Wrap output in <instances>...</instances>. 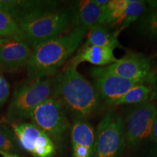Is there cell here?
Masks as SVG:
<instances>
[{
  "instance_id": "5",
  "label": "cell",
  "mask_w": 157,
  "mask_h": 157,
  "mask_svg": "<svg viewBox=\"0 0 157 157\" xmlns=\"http://www.w3.org/2000/svg\"><path fill=\"white\" fill-rule=\"evenodd\" d=\"M125 144L124 119L114 111H107L95 132L93 157H119Z\"/></svg>"
},
{
  "instance_id": "8",
  "label": "cell",
  "mask_w": 157,
  "mask_h": 157,
  "mask_svg": "<svg viewBox=\"0 0 157 157\" xmlns=\"http://www.w3.org/2000/svg\"><path fill=\"white\" fill-rule=\"evenodd\" d=\"M20 146L34 157H53L56 146L52 138L34 123L13 124Z\"/></svg>"
},
{
  "instance_id": "22",
  "label": "cell",
  "mask_w": 157,
  "mask_h": 157,
  "mask_svg": "<svg viewBox=\"0 0 157 157\" xmlns=\"http://www.w3.org/2000/svg\"><path fill=\"white\" fill-rule=\"evenodd\" d=\"M10 93V84L2 74H0V109L7 101Z\"/></svg>"
},
{
  "instance_id": "11",
  "label": "cell",
  "mask_w": 157,
  "mask_h": 157,
  "mask_svg": "<svg viewBox=\"0 0 157 157\" xmlns=\"http://www.w3.org/2000/svg\"><path fill=\"white\" fill-rule=\"evenodd\" d=\"M31 51L23 39L0 37V68L10 73L18 71L26 66Z\"/></svg>"
},
{
  "instance_id": "4",
  "label": "cell",
  "mask_w": 157,
  "mask_h": 157,
  "mask_svg": "<svg viewBox=\"0 0 157 157\" xmlns=\"http://www.w3.org/2000/svg\"><path fill=\"white\" fill-rule=\"evenodd\" d=\"M71 24V10L58 7L39 10L17 23L23 40L31 48L56 38Z\"/></svg>"
},
{
  "instance_id": "1",
  "label": "cell",
  "mask_w": 157,
  "mask_h": 157,
  "mask_svg": "<svg viewBox=\"0 0 157 157\" xmlns=\"http://www.w3.org/2000/svg\"><path fill=\"white\" fill-rule=\"evenodd\" d=\"M87 32L85 29L75 28L68 34L36 45L31 51L25 66L27 80L57 75L60 68L77 50Z\"/></svg>"
},
{
  "instance_id": "3",
  "label": "cell",
  "mask_w": 157,
  "mask_h": 157,
  "mask_svg": "<svg viewBox=\"0 0 157 157\" xmlns=\"http://www.w3.org/2000/svg\"><path fill=\"white\" fill-rule=\"evenodd\" d=\"M58 74L48 78L25 80L15 88L5 120L12 125L30 119L32 111L43 102L54 97Z\"/></svg>"
},
{
  "instance_id": "19",
  "label": "cell",
  "mask_w": 157,
  "mask_h": 157,
  "mask_svg": "<svg viewBox=\"0 0 157 157\" xmlns=\"http://www.w3.org/2000/svg\"><path fill=\"white\" fill-rule=\"evenodd\" d=\"M137 29L144 36L157 38V7L147 12L139 19Z\"/></svg>"
},
{
  "instance_id": "27",
  "label": "cell",
  "mask_w": 157,
  "mask_h": 157,
  "mask_svg": "<svg viewBox=\"0 0 157 157\" xmlns=\"http://www.w3.org/2000/svg\"><path fill=\"white\" fill-rule=\"evenodd\" d=\"M2 68H0V74H1V72H2Z\"/></svg>"
},
{
  "instance_id": "18",
  "label": "cell",
  "mask_w": 157,
  "mask_h": 157,
  "mask_svg": "<svg viewBox=\"0 0 157 157\" xmlns=\"http://www.w3.org/2000/svg\"><path fill=\"white\" fill-rule=\"evenodd\" d=\"M148 6V1L128 0V2L125 7L123 22L121 26L117 30L113 31V33L117 36H119L121 31L128 28L132 23L140 19L145 13L149 10Z\"/></svg>"
},
{
  "instance_id": "14",
  "label": "cell",
  "mask_w": 157,
  "mask_h": 157,
  "mask_svg": "<svg viewBox=\"0 0 157 157\" xmlns=\"http://www.w3.org/2000/svg\"><path fill=\"white\" fill-rule=\"evenodd\" d=\"M117 60L113 49L97 46H82L66 65L77 68L82 63H89L97 67H105Z\"/></svg>"
},
{
  "instance_id": "23",
  "label": "cell",
  "mask_w": 157,
  "mask_h": 157,
  "mask_svg": "<svg viewBox=\"0 0 157 157\" xmlns=\"http://www.w3.org/2000/svg\"><path fill=\"white\" fill-rule=\"evenodd\" d=\"M150 139L151 141V155L153 157H157V113L156 118H155L154 125H153Z\"/></svg>"
},
{
  "instance_id": "17",
  "label": "cell",
  "mask_w": 157,
  "mask_h": 157,
  "mask_svg": "<svg viewBox=\"0 0 157 157\" xmlns=\"http://www.w3.org/2000/svg\"><path fill=\"white\" fill-rule=\"evenodd\" d=\"M152 90L147 83H140L131 88L121 98L111 104V106L124 105H138L151 101Z\"/></svg>"
},
{
  "instance_id": "16",
  "label": "cell",
  "mask_w": 157,
  "mask_h": 157,
  "mask_svg": "<svg viewBox=\"0 0 157 157\" xmlns=\"http://www.w3.org/2000/svg\"><path fill=\"white\" fill-rule=\"evenodd\" d=\"M87 33V38L82 46H97L113 50L121 48V43L118 36L104 25H96L88 31Z\"/></svg>"
},
{
  "instance_id": "13",
  "label": "cell",
  "mask_w": 157,
  "mask_h": 157,
  "mask_svg": "<svg viewBox=\"0 0 157 157\" xmlns=\"http://www.w3.org/2000/svg\"><path fill=\"white\" fill-rule=\"evenodd\" d=\"M72 157H93L95 131L85 119H74L71 127Z\"/></svg>"
},
{
  "instance_id": "9",
  "label": "cell",
  "mask_w": 157,
  "mask_h": 157,
  "mask_svg": "<svg viewBox=\"0 0 157 157\" xmlns=\"http://www.w3.org/2000/svg\"><path fill=\"white\" fill-rule=\"evenodd\" d=\"M106 73L119 77L147 83L153 74L151 59L142 53L130 52L113 63L100 67Z\"/></svg>"
},
{
  "instance_id": "21",
  "label": "cell",
  "mask_w": 157,
  "mask_h": 157,
  "mask_svg": "<svg viewBox=\"0 0 157 157\" xmlns=\"http://www.w3.org/2000/svg\"><path fill=\"white\" fill-rule=\"evenodd\" d=\"M17 140L15 133L5 124H0V153L17 151Z\"/></svg>"
},
{
  "instance_id": "6",
  "label": "cell",
  "mask_w": 157,
  "mask_h": 157,
  "mask_svg": "<svg viewBox=\"0 0 157 157\" xmlns=\"http://www.w3.org/2000/svg\"><path fill=\"white\" fill-rule=\"evenodd\" d=\"M30 119L57 143L63 140L69 127L66 109L54 97L38 105L32 111Z\"/></svg>"
},
{
  "instance_id": "24",
  "label": "cell",
  "mask_w": 157,
  "mask_h": 157,
  "mask_svg": "<svg viewBox=\"0 0 157 157\" xmlns=\"http://www.w3.org/2000/svg\"><path fill=\"white\" fill-rule=\"evenodd\" d=\"M147 84L150 86L152 90L151 101H157V72H153Z\"/></svg>"
},
{
  "instance_id": "15",
  "label": "cell",
  "mask_w": 157,
  "mask_h": 157,
  "mask_svg": "<svg viewBox=\"0 0 157 157\" xmlns=\"http://www.w3.org/2000/svg\"><path fill=\"white\" fill-rule=\"evenodd\" d=\"M58 6L53 1H0V8L15 20L17 24L37 11Z\"/></svg>"
},
{
  "instance_id": "2",
  "label": "cell",
  "mask_w": 157,
  "mask_h": 157,
  "mask_svg": "<svg viewBox=\"0 0 157 157\" xmlns=\"http://www.w3.org/2000/svg\"><path fill=\"white\" fill-rule=\"evenodd\" d=\"M54 98L74 119H85L93 114L101 99L93 84L86 79L77 68L68 65L58 74Z\"/></svg>"
},
{
  "instance_id": "26",
  "label": "cell",
  "mask_w": 157,
  "mask_h": 157,
  "mask_svg": "<svg viewBox=\"0 0 157 157\" xmlns=\"http://www.w3.org/2000/svg\"><path fill=\"white\" fill-rule=\"evenodd\" d=\"M156 57H157V52H156V53H155L154 55V56H151V59H153V58H156Z\"/></svg>"
},
{
  "instance_id": "20",
  "label": "cell",
  "mask_w": 157,
  "mask_h": 157,
  "mask_svg": "<svg viewBox=\"0 0 157 157\" xmlns=\"http://www.w3.org/2000/svg\"><path fill=\"white\" fill-rule=\"evenodd\" d=\"M0 37H12L23 40V36L15 20L0 8Z\"/></svg>"
},
{
  "instance_id": "25",
  "label": "cell",
  "mask_w": 157,
  "mask_h": 157,
  "mask_svg": "<svg viewBox=\"0 0 157 157\" xmlns=\"http://www.w3.org/2000/svg\"><path fill=\"white\" fill-rule=\"evenodd\" d=\"M2 157H20L15 154H11V153H2Z\"/></svg>"
},
{
  "instance_id": "10",
  "label": "cell",
  "mask_w": 157,
  "mask_h": 157,
  "mask_svg": "<svg viewBox=\"0 0 157 157\" xmlns=\"http://www.w3.org/2000/svg\"><path fill=\"white\" fill-rule=\"evenodd\" d=\"M91 75L93 78V85L100 98L104 100L109 105L121 98L134 86L145 83L106 73L100 67L92 68Z\"/></svg>"
},
{
  "instance_id": "7",
  "label": "cell",
  "mask_w": 157,
  "mask_h": 157,
  "mask_svg": "<svg viewBox=\"0 0 157 157\" xmlns=\"http://www.w3.org/2000/svg\"><path fill=\"white\" fill-rule=\"evenodd\" d=\"M156 113V104L152 101L131 109L124 120L125 140L129 146L135 147L150 138Z\"/></svg>"
},
{
  "instance_id": "12",
  "label": "cell",
  "mask_w": 157,
  "mask_h": 157,
  "mask_svg": "<svg viewBox=\"0 0 157 157\" xmlns=\"http://www.w3.org/2000/svg\"><path fill=\"white\" fill-rule=\"evenodd\" d=\"M71 10L73 29L83 28L89 31L96 25H101L103 8L96 4L95 0L76 1Z\"/></svg>"
}]
</instances>
